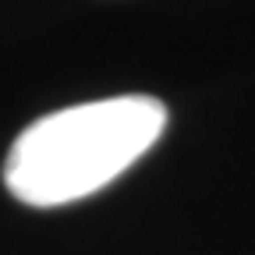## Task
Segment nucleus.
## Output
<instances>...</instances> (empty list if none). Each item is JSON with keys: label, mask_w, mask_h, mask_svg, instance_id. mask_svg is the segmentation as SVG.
Here are the masks:
<instances>
[{"label": "nucleus", "mask_w": 255, "mask_h": 255, "mask_svg": "<svg viewBox=\"0 0 255 255\" xmlns=\"http://www.w3.org/2000/svg\"><path fill=\"white\" fill-rule=\"evenodd\" d=\"M167 107L156 96H110L32 121L4 159L7 191L36 209L78 202L117 181L159 142Z\"/></svg>", "instance_id": "obj_1"}]
</instances>
